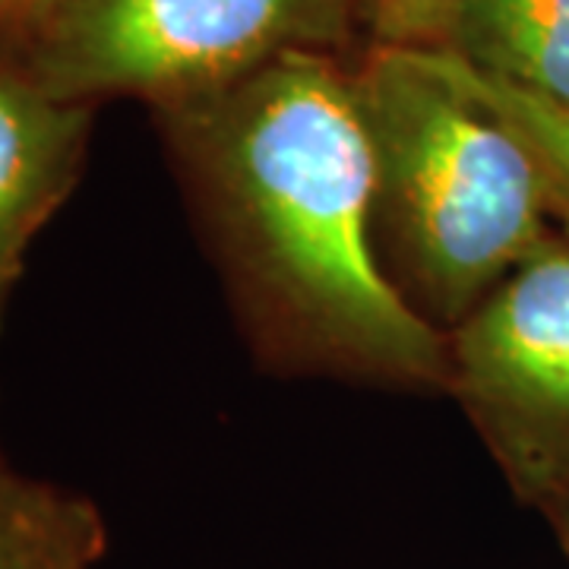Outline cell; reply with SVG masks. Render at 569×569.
<instances>
[{"label":"cell","mask_w":569,"mask_h":569,"mask_svg":"<svg viewBox=\"0 0 569 569\" xmlns=\"http://www.w3.org/2000/svg\"><path fill=\"white\" fill-rule=\"evenodd\" d=\"M257 342L336 377L447 387L449 339L389 279L355 70L291 51L156 108Z\"/></svg>","instance_id":"1"},{"label":"cell","mask_w":569,"mask_h":569,"mask_svg":"<svg viewBox=\"0 0 569 569\" xmlns=\"http://www.w3.org/2000/svg\"><path fill=\"white\" fill-rule=\"evenodd\" d=\"M92 104L63 102L17 54L0 58V326L26 253L80 183Z\"/></svg>","instance_id":"5"},{"label":"cell","mask_w":569,"mask_h":569,"mask_svg":"<svg viewBox=\"0 0 569 569\" xmlns=\"http://www.w3.org/2000/svg\"><path fill=\"white\" fill-rule=\"evenodd\" d=\"M553 519H557V529H560V538H563V545L569 550V500L563 507L553 509Z\"/></svg>","instance_id":"11"},{"label":"cell","mask_w":569,"mask_h":569,"mask_svg":"<svg viewBox=\"0 0 569 569\" xmlns=\"http://www.w3.org/2000/svg\"><path fill=\"white\" fill-rule=\"evenodd\" d=\"M365 0H51L17 58L63 102H183L291 51L346 48ZM370 7V0H367Z\"/></svg>","instance_id":"3"},{"label":"cell","mask_w":569,"mask_h":569,"mask_svg":"<svg viewBox=\"0 0 569 569\" xmlns=\"http://www.w3.org/2000/svg\"><path fill=\"white\" fill-rule=\"evenodd\" d=\"M373 152V234L389 279L456 329L569 212L548 162L478 102L437 48L377 44L355 70Z\"/></svg>","instance_id":"2"},{"label":"cell","mask_w":569,"mask_h":569,"mask_svg":"<svg viewBox=\"0 0 569 569\" xmlns=\"http://www.w3.org/2000/svg\"><path fill=\"white\" fill-rule=\"evenodd\" d=\"M449 383L512 488L569 500V244L548 241L447 332Z\"/></svg>","instance_id":"4"},{"label":"cell","mask_w":569,"mask_h":569,"mask_svg":"<svg viewBox=\"0 0 569 569\" xmlns=\"http://www.w3.org/2000/svg\"><path fill=\"white\" fill-rule=\"evenodd\" d=\"M51 0H0V29H26Z\"/></svg>","instance_id":"10"},{"label":"cell","mask_w":569,"mask_h":569,"mask_svg":"<svg viewBox=\"0 0 569 569\" xmlns=\"http://www.w3.org/2000/svg\"><path fill=\"white\" fill-rule=\"evenodd\" d=\"M440 48L569 111V0H452Z\"/></svg>","instance_id":"6"},{"label":"cell","mask_w":569,"mask_h":569,"mask_svg":"<svg viewBox=\"0 0 569 569\" xmlns=\"http://www.w3.org/2000/svg\"><path fill=\"white\" fill-rule=\"evenodd\" d=\"M0 462H3V459H0Z\"/></svg>","instance_id":"12"},{"label":"cell","mask_w":569,"mask_h":569,"mask_svg":"<svg viewBox=\"0 0 569 569\" xmlns=\"http://www.w3.org/2000/svg\"><path fill=\"white\" fill-rule=\"evenodd\" d=\"M104 548L108 529L89 497L0 462V569H92Z\"/></svg>","instance_id":"7"},{"label":"cell","mask_w":569,"mask_h":569,"mask_svg":"<svg viewBox=\"0 0 569 569\" xmlns=\"http://www.w3.org/2000/svg\"><path fill=\"white\" fill-rule=\"evenodd\" d=\"M440 58L447 63L449 73L462 82L478 102H485L493 114H500L503 121L512 123L538 149V156L553 171V178L563 190V200L569 206V111L545 102V99H538L531 92H522L516 86L490 80L485 73L471 70L459 58H452L443 48H440Z\"/></svg>","instance_id":"8"},{"label":"cell","mask_w":569,"mask_h":569,"mask_svg":"<svg viewBox=\"0 0 569 569\" xmlns=\"http://www.w3.org/2000/svg\"><path fill=\"white\" fill-rule=\"evenodd\" d=\"M452 0H370L367 17L380 44L389 48H440L447 39Z\"/></svg>","instance_id":"9"}]
</instances>
